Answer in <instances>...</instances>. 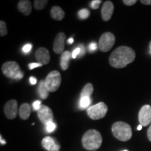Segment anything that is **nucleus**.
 Segmentation results:
<instances>
[{"mask_svg":"<svg viewBox=\"0 0 151 151\" xmlns=\"http://www.w3.org/2000/svg\"><path fill=\"white\" fill-rule=\"evenodd\" d=\"M136 58L135 51L128 46H120L111 54L109 63L113 67L121 69L134 62Z\"/></svg>","mask_w":151,"mask_h":151,"instance_id":"1","label":"nucleus"},{"mask_svg":"<svg viewBox=\"0 0 151 151\" xmlns=\"http://www.w3.org/2000/svg\"><path fill=\"white\" fill-rule=\"evenodd\" d=\"M82 144L88 150L98 149L102 144V137L97 130L90 129L83 136Z\"/></svg>","mask_w":151,"mask_h":151,"instance_id":"2","label":"nucleus"},{"mask_svg":"<svg viewBox=\"0 0 151 151\" xmlns=\"http://www.w3.org/2000/svg\"><path fill=\"white\" fill-rule=\"evenodd\" d=\"M113 136L121 141H129L132 137V128L129 124L119 121L113 123L111 127Z\"/></svg>","mask_w":151,"mask_h":151,"instance_id":"3","label":"nucleus"},{"mask_svg":"<svg viewBox=\"0 0 151 151\" xmlns=\"http://www.w3.org/2000/svg\"><path fill=\"white\" fill-rule=\"evenodd\" d=\"M4 74L7 78L14 80H20L23 77V73L20 70V66L16 62L9 61L5 62L1 67Z\"/></svg>","mask_w":151,"mask_h":151,"instance_id":"4","label":"nucleus"},{"mask_svg":"<svg viewBox=\"0 0 151 151\" xmlns=\"http://www.w3.org/2000/svg\"><path fill=\"white\" fill-rule=\"evenodd\" d=\"M108 111V106L104 102L93 105L87 110V114L92 120H99L104 118Z\"/></svg>","mask_w":151,"mask_h":151,"instance_id":"5","label":"nucleus"},{"mask_svg":"<svg viewBox=\"0 0 151 151\" xmlns=\"http://www.w3.org/2000/svg\"><path fill=\"white\" fill-rule=\"evenodd\" d=\"M62 82L61 74L58 71H52L47 76L45 84L49 92H55L60 88Z\"/></svg>","mask_w":151,"mask_h":151,"instance_id":"6","label":"nucleus"},{"mask_svg":"<svg viewBox=\"0 0 151 151\" xmlns=\"http://www.w3.org/2000/svg\"><path fill=\"white\" fill-rule=\"evenodd\" d=\"M115 42H116V37L113 33H104L99 39L98 48L101 52H108L114 46Z\"/></svg>","mask_w":151,"mask_h":151,"instance_id":"7","label":"nucleus"},{"mask_svg":"<svg viewBox=\"0 0 151 151\" xmlns=\"http://www.w3.org/2000/svg\"><path fill=\"white\" fill-rule=\"evenodd\" d=\"M37 115L40 121L46 125L53 120V113L46 105H41V108L37 111Z\"/></svg>","mask_w":151,"mask_h":151,"instance_id":"8","label":"nucleus"},{"mask_svg":"<svg viewBox=\"0 0 151 151\" xmlns=\"http://www.w3.org/2000/svg\"><path fill=\"white\" fill-rule=\"evenodd\" d=\"M139 120L143 127H146L151 122V106L145 105L141 109L139 113Z\"/></svg>","mask_w":151,"mask_h":151,"instance_id":"9","label":"nucleus"},{"mask_svg":"<svg viewBox=\"0 0 151 151\" xmlns=\"http://www.w3.org/2000/svg\"><path fill=\"white\" fill-rule=\"evenodd\" d=\"M18 102L16 100L14 99L7 101L4 106V108L6 116L10 120H13L16 118L17 114H18Z\"/></svg>","mask_w":151,"mask_h":151,"instance_id":"10","label":"nucleus"},{"mask_svg":"<svg viewBox=\"0 0 151 151\" xmlns=\"http://www.w3.org/2000/svg\"><path fill=\"white\" fill-rule=\"evenodd\" d=\"M35 58L39 63L43 65H48L50 60V52L46 48L41 47V48H38L36 51Z\"/></svg>","mask_w":151,"mask_h":151,"instance_id":"11","label":"nucleus"},{"mask_svg":"<svg viewBox=\"0 0 151 151\" xmlns=\"http://www.w3.org/2000/svg\"><path fill=\"white\" fill-rule=\"evenodd\" d=\"M65 37V34L63 32H60L57 35L53 43V50L56 54H62L64 52Z\"/></svg>","mask_w":151,"mask_h":151,"instance_id":"12","label":"nucleus"},{"mask_svg":"<svg viewBox=\"0 0 151 151\" xmlns=\"http://www.w3.org/2000/svg\"><path fill=\"white\" fill-rule=\"evenodd\" d=\"M41 145L47 151H60V146L54 138L46 137L41 141Z\"/></svg>","mask_w":151,"mask_h":151,"instance_id":"13","label":"nucleus"},{"mask_svg":"<svg viewBox=\"0 0 151 151\" xmlns=\"http://www.w3.org/2000/svg\"><path fill=\"white\" fill-rule=\"evenodd\" d=\"M114 11V5L112 1H106L104 3L101 9V17L104 21H109L113 16Z\"/></svg>","mask_w":151,"mask_h":151,"instance_id":"14","label":"nucleus"},{"mask_svg":"<svg viewBox=\"0 0 151 151\" xmlns=\"http://www.w3.org/2000/svg\"><path fill=\"white\" fill-rule=\"evenodd\" d=\"M18 9L25 16H29L32 12V4L28 0H21L18 4Z\"/></svg>","mask_w":151,"mask_h":151,"instance_id":"15","label":"nucleus"},{"mask_svg":"<svg viewBox=\"0 0 151 151\" xmlns=\"http://www.w3.org/2000/svg\"><path fill=\"white\" fill-rule=\"evenodd\" d=\"M71 58H72V53L69 51H65L62 54L60 58V67L62 70L65 71L69 68Z\"/></svg>","mask_w":151,"mask_h":151,"instance_id":"16","label":"nucleus"},{"mask_svg":"<svg viewBox=\"0 0 151 151\" xmlns=\"http://www.w3.org/2000/svg\"><path fill=\"white\" fill-rule=\"evenodd\" d=\"M30 113H31L30 105L27 103L22 104L19 109V116H20V118L24 120H27L30 116Z\"/></svg>","mask_w":151,"mask_h":151,"instance_id":"17","label":"nucleus"},{"mask_svg":"<svg viewBox=\"0 0 151 151\" xmlns=\"http://www.w3.org/2000/svg\"><path fill=\"white\" fill-rule=\"evenodd\" d=\"M50 16L54 20H62L65 18V13L62 8L59 6H53L50 11Z\"/></svg>","mask_w":151,"mask_h":151,"instance_id":"18","label":"nucleus"},{"mask_svg":"<svg viewBox=\"0 0 151 151\" xmlns=\"http://www.w3.org/2000/svg\"><path fill=\"white\" fill-rule=\"evenodd\" d=\"M38 92H39V97L41 99H46L48 98L49 95V91L47 89L46 84H45V80H42L40 81L39 84V87H38Z\"/></svg>","mask_w":151,"mask_h":151,"instance_id":"19","label":"nucleus"},{"mask_svg":"<svg viewBox=\"0 0 151 151\" xmlns=\"http://www.w3.org/2000/svg\"><path fill=\"white\" fill-rule=\"evenodd\" d=\"M94 88L92 83H87L84 88H83L82 91L81 92V97H91L92 94L93 93Z\"/></svg>","mask_w":151,"mask_h":151,"instance_id":"20","label":"nucleus"},{"mask_svg":"<svg viewBox=\"0 0 151 151\" xmlns=\"http://www.w3.org/2000/svg\"><path fill=\"white\" fill-rule=\"evenodd\" d=\"M34 4H35V8L37 10H42L46 6V5L48 4V1L47 0H35L34 1Z\"/></svg>","mask_w":151,"mask_h":151,"instance_id":"21","label":"nucleus"},{"mask_svg":"<svg viewBox=\"0 0 151 151\" xmlns=\"http://www.w3.org/2000/svg\"><path fill=\"white\" fill-rule=\"evenodd\" d=\"M91 103V99L90 97H81L80 100V106L81 109H84L88 108Z\"/></svg>","mask_w":151,"mask_h":151,"instance_id":"22","label":"nucleus"},{"mask_svg":"<svg viewBox=\"0 0 151 151\" xmlns=\"http://www.w3.org/2000/svg\"><path fill=\"white\" fill-rule=\"evenodd\" d=\"M90 12L88 9H83L78 11V17L81 20H85V19L88 18L90 16Z\"/></svg>","mask_w":151,"mask_h":151,"instance_id":"23","label":"nucleus"},{"mask_svg":"<svg viewBox=\"0 0 151 151\" xmlns=\"http://www.w3.org/2000/svg\"><path fill=\"white\" fill-rule=\"evenodd\" d=\"M8 32H7V27L6 24L4 21L1 20L0 21V35L1 37H4L7 35Z\"/></svg>","mask_w":151,"mask_h":151,"instance_id":"24","label":"nucleus"},{"mask_svg":"<svg viewBox=\"0 0 151 151\" xmlns=\"http://www.w3.org/2000/svg\"><path fill=\"white\" fill-rule=\"evenodd\" d=\"M55 127H56V125L53 122H50V123L46 124V130L47 132H49V133L53 132L55 129Z\"/></svg>","mask_w":151,"mask_h":151,"instance_id":"25","label":"nucleus"},{"mask_svg":"<svg viewBox=\"0 0 151 151\" xmlns=\"http://www.w3.org/2000/svg\"><path fill=\"white\" fill-rule=\"evenodd\" d=\"M101 3V0H93L91 2V7L93 9H99L100 4Z\"/></svg>","mask_w":151,"mask_h":151,"instance_id":"26","label":"nucleus"},{"mask_svg":"<svg viewBox=\"0 0 151 151\" xmlns=\"http://www.w3.org/2000/svg\"><path fill=\"white\" fill-rule=\"evenodd\" d=\"M32 48V45L30 44V43H27V44L24 45L22 48V51H23L24 53H28V52L31 51Z\"/></svg>","mask_w":151,"mask_h":151,"instance_id":"27","label":"nucleus"},{"mask_svg":"<svg viewBox=\"0 0 151 151\" xmlns=\"http://www.w3.org/2000/svg\"><path fill=\"white\" fill-rule=\"evenodd\" d=\"M41 105H42V104H41V101H39V100H37V101H35V102L33 103L34 110H35V111H38L39 109L41 108Z\"/></svg>","mask_w":151,"mask_h":151,"instance_id":"28","label":"nucleus"},{"mask_svg":"<svg viewBox=\"0 0 151 151\" xmlns=\"http://www.w3.org/2000/svg\"><path fill=\"white\" fill-rule=\"evenodd\" d=\"M88 48H89V50L90 52L94 51V50H96L97 49V44L94 42H92L91 43H90Z\"/></svg>","mask_w":151,"mask_h":151,"instance_id":"29","label":"nucleus"},{"mask_svg":"<svg viewBox=\"0 0 151 151\" xmlns=\"http://www.w3.org/2000/svg\"><path fill=\"white\" fill-rule=\"evenodd\" d=\"M42 65H43L39 63V62H36V63H30V64H29V68L30 70H32V69H35V68L41 67Z\"/></svg>","mask_w":151,"mask_h":151,"instance_id":"30","label":"nucleus"},{"mask_svg":"<svg viewBox=\"0 0 151 151\" xmlns=\"http://www.w3.org/2000/svg\"><path fill=\"white\" fill-rule=\"evenodd\" d=\"M137 0H123L122 2L127 6H132L137 3Z\"/></svg>","mask_w":151,"mask_h":151,"instance_id":"31","label":"nucleus"},{"mask_svg":"<svg viewBox=\"0 0 151 151\" xmlns=\"http://www.w3.org/2000/svg\"><path fill=\"white\" fill-rule=\"evenodd\" d=\"M80 52H81L80 48H77L74 49L72 52V58H73V59L76 58V57L78 56L79 54H80Z\"/></svg>","mask_w":151,"mask_h":151,"instance_id":"32","label":"nucleus"},{"mask_svg":"<svg viewBox=\"0 0 151 151\" xmlns=\"http://www.w3.org/2000/svg\"><path fill=\"white\" fill-rule=\"evenodd\" d=\"M80 49H81V52H80V54H79V55H78V58H81V57L83 56L85 53H86V49H85V48L83 45H81Z\"/></svg>","mask_w":151,"mask_h":151,"instance_id":"33","label":"nucleus"},{"mask_svg":"<svg viewBox=\"0 0 151 151\" xmlns=\"http://www.w3.org/2000/svg\"><path fill=\"white\" fill-rule=\"evenodd\" d=\"M29 82L32 85H35L37 83V79L34 76H31L29 78Z\"/></svg>","mask_w":151,"mask_h":151,"instance_id":"34","label":"nucleus"},{"mask_svg":"<svg viewBox=\"0 0 151 151\" xmlns=\"http://www.w3.org/2000/svg\"><path fill=\"white\" fill-rule=\"evenodd\" d=\"M147 136H148V140L150 141H151V124H150V126L148 128V132H147Z\"/></svg>","mask_w":151,"mask_h":151,"instance_id":"35","label":"nucleus"},{"mask_svg":"<svg viewBox=\"0 0 151 151\" xmlns=\"http://www.w3.org/2000/svg\"><path fill=\"white\" fill-rule=\"evenodd\" d=\"M141 3L144 5H151V0H141Z\"/></svg>","mask_w":151,"mask_h":151,"instance_id":"36","label":"nucleus"},{"mask_svg":"<svg viewBox=\"0 0 151 151\" xmlns=\"http://www.w3.org/2000/svg\"><path fill=\"white\" fill-rule=\"evenodd\" d=\"M67 42H68V44H72L73 42V38H70V39H68Z\"/></svg>","mask_w":151,"mask_h":151,"instance_id":"37","label":"nucleus"},{"mask_svg":"<svg viewBox=\"0 0 151 151\" xmlns=\"http://www.w3.org/2000/svg\"><path fill=\"white\" fill-rule=\"evenodd\" d=\"M1 138H0V139H1V144H6V142H5V141H4L3 139H2V137H1H1H0Z\"/></svg>","mask_w":151,"mask_h":151,"instance_id":"38","label":"nucleus"},{"mask_svg":"<svg viewBox=\"0 0 151 151\" xmlns=\"http://www.w3.org/2000/svg\"><path fill=\"white\" fill-rule=\"evenodd\" d=\"M142 127H143V126L141 125V124H139V125L138 126V127H137V129H138V130H141V129H142Z\"/></svg>","mask_w":151,"mask_h":151,"instance_id":"39","label":"nucleus"},{"mask_svg":"<svg viewBox=\"0 0 151 151\" xmlns=\"http://www.w3.org/2000/svg\"><path fill=\"white\" fill-rule=\"evenodd\" d=\"M149 48H150V53H151V41L150 42V44H149Z\"/></svg>","mask_w":151,"mask_h":151,"instance_id":"40","label":"nucleus"},{"mask_svg":"<svg viewBox=\"0 0 151 151\" xmlns=\"http://www.w3.org/2000/svg\"><path fill=\"white\" fill-rule=\"evenodd\" d=\"M123 151H128V150H123Z\"/></svg>","mask_w":151,"mask_h":151,"instance_id":"41","label":"nucleus"}]
</instances>
